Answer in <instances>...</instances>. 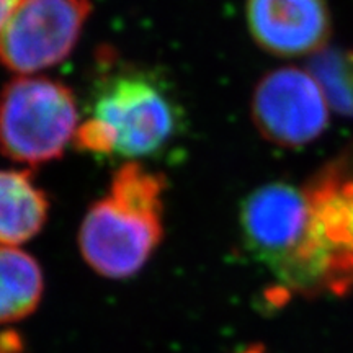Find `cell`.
<instances>
[{
    "instance_id": "cell-1",
    "label": "cell",
    "mask_w": 353,
    "mask_h": 353,
    "mask_svg": "<svg viewBox=\"0 0 353 353\" xmlns=\"http://www.w3.org/2000/svg\"><path fill=\"white\" fill-rule=\"evenodd\" d=\"M242 241L285 288L304 294L353 290V262L322 236L306 188L272 182L242 201Z\"/></svg>"
},
{
    "instance_id": "cell-2",
    "label": "cell",
    "mask_w": 353,
    "mask_h": 353,
    "mask_svg": "<svg viewBox=\"0 0 353 353\" xmlns=\"http://www.w3.org/2000/svg\"><path fill=\"white\" fill-rule=\"evenodd\" d=\"M88 114L74 145L126 162L157 157L183 131V108L170 83L138 65H113L92 83Z\"/></svg>"
},
{
    "instance_id": "cell-3",
    "label": "cell",
    "mask_w": 353,
    "mask_h": 353,
    "mask_svg": "<svg viewBox=\"0 0 353 353\" xmlns=\"http://www.w3.org/2000/svg\"><path fill=\"white\" fill-rule=\"evenodd\" d=\"M165 176L143 162L114 170L107 195L94 201L79 228V250L100 276L125 280L143 270L164 237Z\"/></svg>"
},
{
    "instance_id": "cell-4",
    "label": "cell",
    "mask_w": 353,
    "mask_h": 353,
    "mask_svg": "<svg viewBox=\"0 0 353 353\" xmlns=\"http://www.w3.org/2000/svg\"><path fill=\"white\" fill-rule=\"evenodd\" d=\"M79 125L77 99L63 82L20 76L0 90V152L13 162L41 165L61 159Z\"/></svg>"
},
{
    "instance_id": "cell-5",
    "label": "cell",
    "mask_w": 353,
    "mask_h": 353,
    "mask_svg": "<svg viewBox=\"0 0 353 353\" xmlns=\"http://www.w3.org/2000/svg\"><path fill=\"white\" fill-rule=\"evenodd\" d=\"M90 13L92 0H19L0 28V64L20 76L61 64Z\"/></svg>"
},
{
    "instance_id": "cell-6",
    "label": "cell",
    "mask_w": 353,
    "mask_h": 353,
    "mask_svg": "<svg viewBox=\"0 0 353 353\" xmlns=\"http://www.w3.org/2000/svg\"><path fill=\"white\" fill-rule=\"evenodd\" d=\"M254 125L268 143L303 148L329 125V105L306 69L280 68L265 74L250 103Z\"/></svg>"
},
{
    "instance_id": "cell-7",
    "label": "cell",
    "mask_w": 353,
    "mask_h": 353,
    "mask_svg": "<svg viewBox=\"0 0 353 353\" xmlns=\"http://www.w3.org/2000/svg\"><path fill=\"white\" fill-rule=\"evenodd\" d=\"M245 15L254 41L278 57L316 54L332 33L325 0H247Z\"/></svg>"
},
{
    "instance_id": "cell-8",
    "label": "cell",
    "mask_w": 353,
    "mask_h": 353,
    "mask_svg": "<svg viewBox=\"0 0 353 353\" xmlns=\"http://www.w3.org/2000/svg\"><path fill=\"white\" fill-rule=\"evenodd\" d=\"M50 200L28 170H0V245L15 247L43 231Z\"/></svg>"
},
{
    "instance_id": "cell-9",
    "label": "cell",
    "mask_w": 353,
    "mask_h": 353,
    "mask_svg": "<svg viewBox=\"0 0 353 353\" xmlns=\"http://www.w3.org/2000/svg\"><path fill=\"white\" fill-rule=\"evenodd\" d=\"M43 291L44 276L37 259L17 247L0 245V324L33 314Z\"/></svg>"
},
{
    "instance_id": "cell-10",
    "label": "cell",
    "mask_w": 353,
    "mask_h": 353,
    "mask_svg": "<svg viewBox=\"0 0 353 353\" xmlns=\"http://www.w3.org/2000/svg\"><path fill=\"white\" fill-rule=\"evenodd\" d=\"M306 70L321 87L329 108L353 118V50L324 48L309 57Z\"/></svg>"
},
{
    "instance_id": "cell-11",
    "label": "cell",
    "mask_w": 353,
    "mask_h": 353,
    "mask_svg": "<svg viewBox=\"0 0 353 353\" xmlns=\"http://www.w3.org/2000/svg\"><path fill=\"white\" fill-rule=\"evenodd\" d=\"M339 198H341L343 219H345L347 236L353 249V179H348L345 172H343L341 187H339Z\"/></svg>"
},
{
    "instance_id": "cell-12",
    "label": "cell",
    "mask_w": 353,
    "mask_h": 353,
    "mask_svg": "<svg viewBox=\"0 0 353 353\" xmlns=\"http://www.w3.org/2000/svg\"><path fill=\"white\" fill-rule=\"evenodd\" d=\"M23 342L15 330H3L0 334V353H21Z\"/></svg>"
},
{
    "instance_id": "cell-13",
    "label": "cell",
    "mask_w": 353,
    "mask_h": 353,
    "mask_svg": "<svg viewBox=\"0 0 353 353\" xmlns=\"http://www.w3.org/2000/svg\"><path fill=\"white\" fill-rule=\"evenodd\" d=\"M17 3H19V0H0V28H2L3 21L7 20V17L10 15Z\"/></svg>"
},
{
    "instance_id": "cell-14",
    "label": "cell",
    "mask_w": 353,
    "mask_h": 353,
    "mask_svg": "<svg viewBox=\"0 0 353 353\" xmlns=\"http://www.w3.org/2000/svg\"><path fill=\"white\" fill-rule=\"evenodd\" d=\"M242 353H263V352H262V348H260V347H252V348H247V350L242 352Z\"/></svg>"
}]
</instances>
